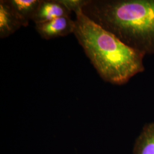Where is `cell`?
I'll return each mask as SVG.
<instances>
[{"label":"cell","instance_id":"cell-1","mask_svg":"<svg viewBox=\"0 0 154 154\" xmlns=\"http://www.w3.org/2000/svg\"><path fill=\"white\" fill-rule=\"evenodd\" d=\"M75 13L73 34L103 80L123 85L145 70V55L93 21L83 13L82 9Z\"/></svg>","mask_w":154,"mask_h":154},{"label":"cell","instance_id":"cell-2","mask_svg":"<svg viewBox=\"0 0 154 154\" xmlns=\"http://www.w3.org/2000/svg\"><path fill=\"white\" fill-rule=\"evenodd\" d=\"M83 13L144 55L154 54V0H86Z\"/></svg>","mask_w":154,"mask_h":154},{"label":"cell","instance_id":"cell-3","mask_svg":"<svg viewBox=\"0 0 154 154\" xmlns=\"http://www.w3.org/2000/svg\"><path fill=\"white\" fill-rule=\"evenodd\" d=\"M35 25V30L40 36L43 39L50 40L74 33L75 21L72 20L69 16H64Z\"/></svg>","mask_w":154,"mask_h":154},{"label":"cell","instance_id":"cell-4","mask_svg":"<svg viewBox=\"0 0 154 154\" xmlns=\"http://www.w3.org/2000/svg\"><path fill=\"white\" fill-rule=\"evenodd\" d=\"M71 13L61 0H41L32 21L35 24L49 22L62 17L69 16Z\"/></svg>","mask_w":154,"mask_h":154},{"label":"cell","instance_id":"cell-5","mask_svg":"<svg viewBox=\"0 0 154 154\" xmlns=\"http://www.w3.org/2000/svg\"><path fill=\"white\" fill-rule=\"evenodd\" d=\"M8 0L0 1V38H5L22 27Z\"/></svg>","mask_w":154,"mask_h":154},{"label":"cell","instance_id":"cell-6","mask_svg":"<svg viewBox=\"0 0 154 154\" xmlns=\"http://www.w3.org/2000/svg\"><path fill=\"white\" fill-rule=\"evenodd\" d=\"M22 26L26 27L32 21L41 0H8Z\"/></svg>","mask_w":154,"mask_h":154},{"label":"cell","instance_id":"cell-7","mask_svg":"<svg viewBox=\"0 0 154 154\" xmlns=\"http://www.w3.org/2000/svg\"><path fill=\"white\" fill-rule=\"evenodd\" d=\"M132 154H154V122L143 126L136 139Z\"/></svg>","mask_w":154,"mask_h":154},{"label":"cell","instance_id":"cell-8","mask_svg":"<svg viewBox=\"0 0 154 154\" xmlns=\"http://www.w3.org/2000/svg\"><path fill=\"white\" fill-rule=\"evenodd\" d=\"M86 0H61L70 11L75 12L82 9Z\"/></svg>","mask_w":154,"mask_h":154}]
</instances>
